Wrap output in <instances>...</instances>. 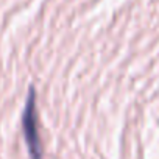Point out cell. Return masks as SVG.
Instances as JSON below:
<instances>
[{
    "mask_svg": "<svg viewBox=\"0 0 159 159\" xmlns=\"http://www.w3.org/2000/svg\"><path fill=\"white\" fill-rule=\"evenodd\" d=\"M22 125H24V136H25L30 157L42 159V145H41L39 131H38V112H36V102H34L33 89H30V94H28V100L24 109Z\"/></svg>",
    "mask_w": 159,
    "mask_h": 159,
    "instance_id": "obj_1",
    "label": "cell"
}]
</instances>
